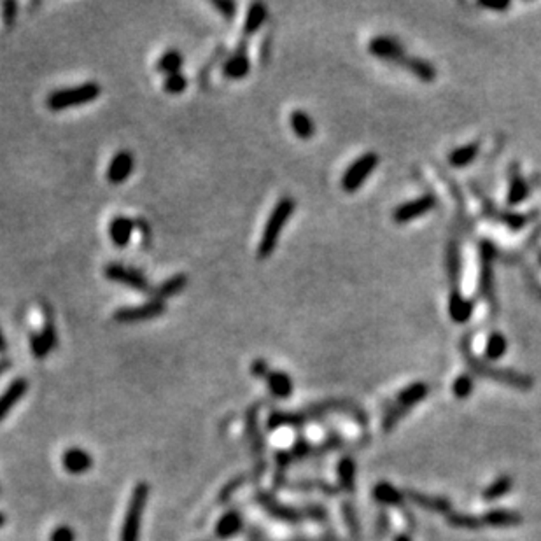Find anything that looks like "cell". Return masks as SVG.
I'll return each instance as SVG.
<instances>
[{
  "instance_id": "cell-36",
  "label": "cell",
  "mask_w": 541,
  "mask_h": 541,
  "mask_svg": "<svg viewBox=\"0 0 541 541\" xmlns=\"http://www.w3.org/2000/svg\"><path fill=\"white\" fill-rule=\"evenodd\" d=\"M473 387H475V382H473L472 375L463 373V375H459L456 380H454L452 393L457 400H466L472 396Z\"/></svg>"
},
{
  "instance_id": "cell-15",
  "label": "cell",
  "mask_w": 541,
  "mask_h": 541,
  "mask_svg": "<svg viewBox=\"0 0 541 541\" xmlns=\"http://www.w3.org/2000/svg\"><path fill=\"white\" fill-rule=\"evenodd\" d=\"M26 390H28V382H26L25 379H22V377L12 380V384H9L8 389L0 396V420L11 412L12 406L25 396Z\"/></svg>"
},
{
  "instance_id": "cell-13",
  "label": "cell",
  "mask_w": 541,
  "mask_h": 541,
  "mask_svg": "<svg viewBox=\"0 0 541 541\" xmlns=\"http://www.w3.org/2000/svg\"><path fill=\"white\" fill-rule=\"evenodd\" d=\"M427 394H429V386H427L426 382L410 384L409 387H405V389L398 394V398L393 403V406L396 410H400L403 415H406L417 403L426 400Z\"/></svg>"
},
{
  "instance_id": "cell-19",
  "label": "cell",
  "mask_w": 541,
  "mask_h": 541,
  "mask_svg": "<svg viewBox=\"0 0 541 541\" xmlns=\"http://www.w3.org/2000/svg\"><path fill=\"white\" fill-rule=\"evenodd\" d=\"M400 67L406 69L410 74H413L415 78H419L420 81H424V83H431L436 79L435 65H431L429 62L419 58V56L406 55L405 58L402 60V63H400Z\"/></svg>"
},
{
  "instance_id": "cell-34",
  "label": "cell",
  "mask_w": 541,
  "mask_h": 541,
  "mask_svg": "<svg viewBox=\"0 0 541 541\" xmlns=\"http://www.w3.org/2000/svg\"><path fill=\"white\" fill-rule=\"evenodd\" d=\"M182 63H184L182 55H180L179 51H175V49H170V51L163 53L162 58L156 63V69H158V72H162V74L165 76L177 74V72H180Z\"/></svg>"
},
{
  "instance_id": "cell-7",
  "label": "cell",
  "mask_w": 541,
  "mask_h": 541,
  "mask_svg": "<svg viewBox=\"0 0 541 541\" xmlns=\"http://www.w3.org/2000/svg\"><path fill=\"white\" fill-rule=\"evenodd\" d=\"M105 277L112 282L123 284L126 287H132L135 291H149L151 286H149V280L139 272V270H133L130 266H123L119 263H111V265H107L105 270H103Z\"/></svg>"
},
{
  "instance_id": "cell-16",
  "label": "cell",
  "mask_w": 541,
  "mask_h": 541,
  "mask_svg": "<svg viewBox=\"0 0 541 541\" xmlns=\"http://www.w3.org/2000/svg\"><path fill=\"white\" fill-rule=\"evenodd\" d=\"M63 467H65L67 472L72 473V475H81V473L88 472L89 467L93 466V459L86 450L78 449H69L62 457Z\"/></svg>"
},
{
  "instance_id": "cell-37",
  "label": "cell",
  "mask_w": 541,
  "mask_h": 541,
  "mask_svg": "<svg viewBox=\"0 0 541 541\" xmlns=\"http://www.w3.org/2000/svg\"><path fill=\"white\" fill-rule=\"evenodd\" d=\"M30 347H32L33 356L37 357V359H42V357L48 356L49 350L53 349L51 342L46 338L42 332H33L32 335H30Z\"/></svg>"
},
{
  "instance_id": "cell-26",
  "label": "cell",
  "mask_w": 541,
  "mask_h": 541,
  "mask_svg": "<svg viewBox=\"0 0 541 541\" xmlns=\"http://www.w3.org/2000/svg\"><path fill=\"white\" fill-rule=\"evenodd\" d=\"M289 123H291V128L296 133V137L303 140L312 139L314 133H316V123L305 111H300V109L293 111L289 116Z\"/></svg>"
},
{
  "instance_id": "cell-28",
  "label": "cell",
  "mask_w": 541,
  "mask_h": 541,
  "mask_svg": "<svg viewBox=\"0 0 541 541\" xmlns=\"http://www.w3.org/2000/svg\"><path fill=\"white\" fill-rule=\"evenodd\" d=\"M529 195V186H527L526 179L520 175L519 170H513L512 179H510V189H508V205L515 207L522 203Z\"/></svg>"
},
{
  "instance_id": "cell-27",
  "label": "cell",
  "mask_w": 541,
  "mask_h": 541,
  "mask_svg": "<svg viewBox=\"0 0 541 541\" xmlns=\"http://www.w3.org/2000/svg\"><path fill=\"white\" fill-rule=\"evenodd\" d=\"M336 473H338L340 487L345 492H354V489H356V463H354L352 457H342L338 466H336Z\"/></svg>"
},
{
  "instance_id": "cell-52",
  "label": "cell",
  "mask_w": 541,
  "mask_h": 541,
  "mask_svg": "<svg viewBox=\"0 0 541 541\" xmlns=\"http://www.w3.org/2000/svg\"><path fill=\"white\" fill-rule=\"evenodd\" d=\"M4 522H6V517L0 513V526H4Z\"/></svg>"
},
{
  "instance_id": "cell-10",
  "label": "cell",
  "mask_w": 541,
  "mask_h": 541,
  "mask_svg": "<svg viewBox=\"0 0 541 541\" xmlns=\"http://www.w3.org/2000/svg\"><path fill=\"white\" fill-rule=\"evenodd\" d=\"M258 501L261 504L263 508L277 520H282V522H289V524H298L302 520H305V512L303 510H296L291 508V506H286V504L279 503L273 496L266 492H259L258 494Z\"/></svg>"
},
{
  "instance_id": "cell-3",
  "label": "cell",
  "mask_w": 541,
  "mask_h": 541,
  "mask_svg": "<svg viewBox=\"0 0 541 541\" xmlns=\"http://www.w3.org/2000/svg\"><path fill=\"white\" fill-rule=\"evenodd\" d=\"M100 93H102V88H100L98 83H85V85L74 86V88L56 89V92L49 93L46 103L51 111H63V109H70V107L95 102Z\"/></svg>"
},
{
  "instance_id": "cell-18",
  "label": "cell",
  "mask_w": 541,
  "mask_h": 541,
  "mask_svg": "<svg viewBox=\"0 0 541 541\" xmlns=\"http://www.w3.org/2000/svg\"><path fill=\"white\" fill-rule=\"evenodd\" d=\"M482 522L483 526L490 527H515L522 524V515L517 512H512V510L496 508L483 513Z\"/></svg>"
},
{
  "instance_id": "cell-6",
  "label": "cell",
  "mask_w": 541,
  "mask_h": 541,
  "mask_svg": "<svg viewBox=\"0 0 541 541\" xmlns=\"http://www.w3.org/2000/svg\"><path fill=\"white\" fill-rule=\"evenodd\" d=\"M166 312V305L162 300H149L146 303H140L135 307H121L112 314L116 323H140V320L156 319V317L163 316Z\"/></svg>"
},
{
  "instance_id": "cell-44",
  "label": "cell",
  "mask_w": 541,
  "mask_h": 541,
  "mask_svg": "<svg viewBox=\"0 0 541 541\" xmlns=\"http://www.w3.org/2000/svg\"><path fill=\"white\" fill-rule=\"evenodd\" d=\"M16 12H18V4H16L15 0H9V2H4L2 6V19L8 26H12L16 22Z\"/></svg>"
},
{
  "instance_id": "cell-49",
  "label": "cell",
  "mask_w": 541,
  "mask_h": 541,
  "mask_svg": "<svg viewBox=\"0 0 541 541\" xmlns=\"http://www.w3.org/2000/svg\"><path fill=\"white\" fill-rule=\"evenodd\" d=\"M243 480H246V479H243V476H240V479H235V480H233V482H230L228 486H226L225 489H223V492H221V496H219V499H221V501L228 499V497L232 496L233 490H235L239 486H242Z\"/></svg>"
},
{
  "instance_id": "cell-31",
  "label": "cell",
  "mask_w": 541,
  "mask_h": 541,
  "mask_svg": "<svg viewBox=\"0 0 541 541\" xmlns=\"http://www.w3.org/2000/svg\"><path fill=\"white\" fill-rule=\"evenodd\" d=\"M479 144H466V146H461V148L454 149L452 153L449 155V163L452 166H466L473 162V160L479 156Z\"/></svg>"
},
{
  "instance_id": "cell-17",
  "label": "cell",
  "mask_w": 541,
  "mask_h": 541,
  "mask_svg": "<svg viewBox=\"0 0 541 541\" xmlns=\"http://www.w3.org/2000/svg\"><path fill=\"white\" fill-rule=\"evenodd\" d=\"M473 310H475V305L472 300L464 298L459 289H452L449 298V314L452 320H456L457 324L466 323L473 316Z\"/></svg>"
},
{
  "instance_id": "cell-22",
  "label": "cell",
  "mask_w": 541,
  "mask_h": 541,
  "mask_svg": "<svg viewBox=\"0 0 541 541\" xmlns=\"http://www.w3.org/2000/svg\"><path fill=\"white\" fill-rule=\"evenodd\" d=\"M373 497H375L377 503L384 504V506L402 508L403 503H405V494L396 489V487L389 482L377 483V486L373 487Z\"/></svg>"
},
{
  "instance_id": "cell-40",
  "label": "cell",
  "mask_w": 541,
  "mask_h": 541,
  "mask_svg": "<svg viewBox=\"0 0 541 541\" xmlns=\"http://www.w3.org/2000/svg\"><path fill=\"white\" fill-rule=\"evenodd\" d=\"M293 487L295 489H300V490H309V489H316V490H320V492L324 494H328V496H336V492L338 490L335 489V487L332 486V483L328 482H324V480H302V482H295L293 483Z\"/></svg>"
},
{
  "instance_id": "cell-29",
  "label": "cell",
  "mask_w": 541,
  "mask_h": 541,
  "mask_svg": "<svg viewBox=\"0 0 541 541\" xmlns=\"http://www.w3.org/2000/svg\"><path fill=\"white\" fill-rule=\"evenodd\" d=\"M513 487V479L510 475H501L497 476L496 480H494L492 483H490L489 487H486L482 492V497L486 501H496V499H501V497H504L506 494L512 490Z\"/></svg>"
},
{
  "instance_id": "cell-45",
  "label": "cell",
  "mask_w": 541,
  "mask_h": 541,
  "mask_svg": "<svg viewBox=\"0 0 541 541\" xmlns=\"http://www.w3.org/2000/svg\"><path fill=\"white\" fill-rule=\"evenodd\" d=\"M504 223L506 226H510L512 230H520L527 225V216H522V214H515V212H508L503 216Z\"/></svg>"
},
{
  "instance_id": "cell-38",
  "label": "cell",
  "mask_w": 541,
  "mask_h": 541,
  "mask_svg": "<svg viewBox=\"0 0 541 541\" xmlns=\"http://www.w3.org/2000/svg\"><path fill=\"white\" fill-rule=\"evenodd\" d=\"M188 88V79L182 72H177V74H170L166 76L165 81H163V89L170 95H179L184 89Z\"/></svg>"
},
{
  "instance_id": "cell-24",
  "label": "cell",
  "mask_w": 541,
  "mask_h": 541,
  "mask_svg": "<svg viewBox=\"0 0 541 541\" xmlns=\"http://www.w3.org/2000/svg\"><path fill=\"white\" fill-rule=\"evenodd\" d=\"M186 286H188V275H184V273H177V275L170 277L169 280H165V282L160 284V286L156 287L155 298L162 300V302L166 298H172V296L184 291Z\"/></svg>"
},
{
  "instance_id": "cell-9",
  "label": "cell",
  "mask_w": 541,
  "mask_h": 541,
  "mask_svg": "<svg viewBox=\"0 0 541 541\" xmlns=\"http://www.w3.org/2000/svg\"><path fill=\"white\" fill-rule=\"evenodd\" d=\"M368 49L375 58L386 60V62L396 63V65H400L402 60L406 56L405 48L402 46V42H400L398 39L389 37V35H379V37H373L372 41H370Z\"/></svg>"
},
{
  "instance_id": "cell-43",
  "label": "cell",
  "mask_w": 541,
  "mask_h": 541,
  "mask_svg": "<svg viewBox=\"0 0 541 541\" xmlns=\"http://www.w3.org/2000/svg\"><path fill=\"white\" fill-rule=\"evenodd\" d=\"M303 512H305L307 519L316 520V522H326L328 520V512L323 506H319V504H310Z\"/></svg>"
},
{
  "instance_id": "cell-47",
  "label": "cell",
  "mask_w": 541,
  "mask_h": 541,
  "mask_svg": "<svg viewBox=\"0 0 541 541\" xmlns=\"http://www.w3.org/2000/svg\"><path fill=\"white\" fill-rule=\"evenodd\" d=\"M250 372H252V375L255 377H259V379H266L270 373L268 363L263 359L255 361V363H252V366H250Z\"/></svg>"
},
{
  "instance_id": "cell-5",
  "label": "cell",
  "mask_w": 541,
  "mask_h": 541,
  "mask_svg": "<svg viewBox=\"0 0 541 541\" xmlns=\"http://www.w3.org/2000/svg\"><path fill=\"white\" fill-rule=\"evenodd\" d=\"M380 158L379 155L375 153H366L361 158H357L349 169L345 170L342 177V188L343 191L347 193H354L361 188V186L365 184L366 179L372 175L373 170L379 166Z\"/></svg>"
},
{
  "instance_id": "cell-12",
  "label": "cell",
  "mask_w": 541,
  "mask_h": 541,
  "mask_svg": "<svg viewBox=\"0 0 541 541\" xmlns=\"http://www.w3.org/2000/svg\"><path fill=\"white\" fill-rule=\"evenodd\" d=\"M133 166H135V160L130 151H119L116 153L114 158L111 160L109 166H107V180L111 184H121L132 175Z\"/></svg>"
},
{
  "instance_id": "cell-30",
  "label": "cell",
  "mask_w": 541,
  "mask_h": 541,
  "mask_svg": "<svg viewBox=\"0 0 541 541\" xmlns=\"http://www.w3.org/2000/svg\"><path fill=\"white\" fill-rule=\"evenodd\" d=\"M447 524L454 529L463 531H476L483 526L482 517H475L472 513H457L452 512L447 515Z\"/></svg>"
},
{
  "instance_id": "cell-14",
  "label": "cell",
  "mask_w": 541,
  "mask_h": 541,
  "mask_svg": "<svg viewBox=\"0 0 541 541\" xmlns=\"http://www.w3.org/2000/svg\"><path fill=\"white\" fill-rule=\"evenodd\" d=\"M496 256V249L490 242L482 243V282H480V289L482 295L486 296L487 302H494V282H492V261Z\"/></svg>"
},
{
  "instance_id": "cell-42",
  "label": "cell",
  "mask_w": 541,
  "mask_h": 541,
  "mask_svg": "<svg viewBox=\"0 0 541 541\" xmlns=\"http://www.w3.org/2000/svg\"><path fill=\"white\" fill-rule=\"evenodd\" d=\"M212 6L218 9L226 19H233V16H235L237 6L232 0H212Z\"/></svg>"
},
{
  "instance_id": "cell-2",
  "label": "cell",
  "mask_w": 541,
  "mask_h": 541,
  "mask_svg": "<svg viewBox=\"0 0 541 541\" xmlns=\"http://www.w3.org/2000/svg\"><path fill=\"white\" fill-rule=\"evenodd\" d=\"M463 354H464V359H466L467 365H470V368H472L473 372L476 373V375L483 377V379L494 380V382H499V384H504V386L515 387V389H520V390H527L533 387L534 382L529 375L513 372V370L490 368L489 365H483L479 357H475L472 354V349H470V345H467V340L464 342V345H463Z\"/></svg>"
},
{
  "instance_id": "cell-41",
  "label": "cell",
  "mask_w": 541,
  "mask_h": 541,
  "mask_svg": "<svg viewBox=\"0 0 541 541\" xmlns=\"http://www.w3.org/2000/svg\"><path fill=\"white\" fill-rule=\"evenodd\" d=\"M342 513H343V520H345L350 534L357 536V533H359V520H357L356 510H354L352 504L347 503V501L345 503H342Z\"/></svg>"
},
{
  "instance_id": "cell-23",
  "label": "cell",
  "mask_w": 541,
  "mask_h": 541,
  "mask_svg": "<svg viewBox=\"0 0 541 541\" xmlns=\"http://www.w3.org/2000/svg\"><path fill=\"white\" fill-rule=\"evenodd\" d=\"M265 380L266 384H268L270 393H272L275 398H289L293 394V389H295V384H293L291 377L287 375L286 372H270Z\"/></svg>"
},
{
  "instance_id": "cell-1",
  "label": "cell",
  "mask_w": 541,
  "mask_h": 541,
  "mask_svg": "<svg viewBox=\"0 0 541 541\" xmlns=\"http://www.w3.org/2000/svg\"><path fill=\"white\" fill-rule=\"evenodd\" d=\"M296 202L289 196H284L273 207L272 214H270L268 221H266L265 230H263L261 240H259L258 246V258L265 259L268 256H272V252L275 250L277 242H279V237L282 233L284 226L289 221V218L295 212Z\"/></svg>"
},
{
  "instance_id": "cell-25",
  "label": "cell",
  "mask_w": 541,
  "mask_h": 541,
  "mask_svg": "<svg viewBox=\"0 0 541 541\" xmlns=\"http://www.w3.org/2000/svg\"><path fill=\"white\" fill-rule=\"evenodd\" d=\"M266 18H268V8H266L265 4H261V2H255V4L247 9L246 23H243V33H246V35L256 33L261 28L263 23L266 22Z\"/></svg>"
},
{
  "instance_id": "cell-11",
  "label": "cell",
  "mask_w": 541,
  "mask_h": 541,
  "mask_svg": "<svg viewBox=\"0 0 541 541\" xmlns=\"http://www.w3.org/2000/svg\"><path fill=\"white\" fill-rule=\"evenodd\" d=\"M403 494H405V497L410 503H413L415 506H419V508L426 510V512L443 513L445 517L449 515V513H452V503H450V499H447V497L431 496V494H424L413 489H406Z\"/></svg>"
},
{
  "instance_id": "cell-4",
  "label": "cell",
  "mask_w": 541,
  "mask_h": 541,
  "mask_svg": "<svg viewBox=\"0 0 541 541\" xmlns=\"http://www.w3.org/2000/svg\"><path fill=\"white\" fill-rule=\"evenodd\" d=\"M148 483H137L121 527V541L140 540V527H142V515L146 510V503H148Z\"/></svg>"
},
{
  "instance_id": "cell-21",
  "label": "cell",
  "mask_w": 541,
  "mask_h": 541,
  "mask_svg": "<svg viewBox=\"0 0 541 541\" xmlns=\"http://www.w3.org/2000/svg\"><path fill=\"white\" fill-rule=\"evenodd\" d=\"M250 72V62L247 58L243 48H240L239 51L233 56H230L228 60L223 65V74L228 79H243Z\"/></svg>"
},
{
  "instance_id": "cell-33",
  "label": "cell",
  "mask_w": 541,
  "mask_h": 541,
  "mask_svg": "<svg viewBox=\"0 0 541 541\" xmlns=\"http://www.w3.org/2000/svg\"><path fill=\"white\" fill-rule=\"evenodd\" d=\"M240 527H242V517H240V513L228 512L221 520H219L218 526H216V534H218V538H223V540H225V538L235 536V534L240 531Z\"/></svg>"
},
{
  "instance_id": "cell-35",
  "label": "cell",
  "mask_w": 541,
  "mask_h": 541,
  "mask_svg": "<svg viewBox=\"0 0 541 541\" xmlns=\"http://www.w3.org/2000/svg\"><path fill=\"white\" fill-rule=\"evenodd\" d=\"M447 272H449V277L450 280H452V284L456 286L461 273V255L456 242H452L449 246V252H447Z\"/></svg>"
},
{
  "instance_id": "cell-48",
  "label": "cell",
  "mask_w": 541,
  "mask_h": 541,
  "mask_svg": "<svg viewBox=\"0 0 541 541\" xmlns=\"http://www.w3.org/2000/svg\"><path fill=\"white\" fill-rule=\"evenodd\" d=\"M480 8L490 9V11H506L510 8L508 0H499V2H490V0H480Z\"/></svg>"
},
{
  "instance_id": "cell-50",
  "label": "cell",
  "mask_w": 541,
  "mask_h": 541,
  "mask_svg": "<svg viewBox=\"0 0 541 541\" xmlns=\"http://www.w3.org/2000/svg\"><path fill=\"white\" fill-rule=\"evenodd\" d=\"M6 347H8V343H6L4 333H2V329H0V352H4Z\"/></svg>"
},
{
  "instance_id": "cell-20",
  "label": "cell",
  "mask_w": 541,
  "mask_h": 541,
  "mask_svg": "<svg viewBox=\"0 0 541 541\" xmlns=\"http://www.w3.org/2000/svg\"><path fill=\"white\" fill-rule=\"evenodd\" d=\"M133 228H135V221L125 218V216H116L109 225V237H111L112 243L118 247L128 246Z\"/></svg>"
},
{
  "instance_id": "cell-32",
  "label": "cell",
  "mask_w": 541,
  "mask_h": 541,
  "mask_svg": "<svg viewBox=\"0 0 541 541\" xmlns=\"http://www.w3.org/2000/svg\"><path fill=\"white\" fill-rule=\"evenodd\" d=\"M508 350V342H506V336L503 333H490L489 338L486 343V359L489 361H497L506 354Z\"/></svg>"
},
{
  "instance_id": "cell-51",
  "label": "cell",
  "mask_w": 541,
  "mask_h": 541,
  "mask_svg": "<svg viewBox=\"0 0 541 541\" xmlns=\"http://www.w3.org/2000/svg\"><path fill=\"white\" fill-rule=\"evenodd\" d=\"M394 541H412V538L409 534H398V536L394 538Z\"/></svg>"
},
{
  "instance_id": "cell-53",
  "label": "cell",
  "mask_w": 541,
  "mask_h": 541,
  "mask_svg": "<svg viewBox=\"0 0 541 541\" xmlns=\"http://www.w3.org/2000/svg\"><path fill=\"white\" fill-rule=\"evenodd\" d=\"M540 263H541V252H540Z\"/></svg>"
},
{
  "instance_id": "cell-46",
  "label": "cell",
  "mask_w": 541,
  "mask_h": 541,
  "mask_svg": "<svg viewBox=\"0 0 541 541\" xmlns=\"http://www.w3.org/2000/svg\"><path fill=\"white\" fill-rule=\"evenodd\" d=\"M74 540H76L74 531L67 526L56 527L51 534V541H74Z\"/></svg>"
},
{
  "instance_id": "cell-8",
  "label": "cell",
  "mask_w": 541,
  "mask_h": 541,
  "mask_svg": "<svg viewBox=\"0 0 541 541\" xmlns=\"http://www.w3.org/2000/svg\"><path fill=\"white\" fill-rule=\"evenodd\" d=\"M436 200L433 195H422L415 200H410V202L402 203L400 207H396V210L393 212V219L400 225H405V223L413 221L417 218H422L427 212L435 209Z\"/></svg>"
},
{
  "instance_id": "cell-39",
  "label": "cell",
  "mask_w": 541,
  "mask_h": 541,
  "mask_svg": "<svg viewBox=\"0 0 541 541\" xmlns=\"http://www.w3.org/2000/svg\"><path fill=\"white\" fill-rule=\"evenodd\" d=\"M247 426H249L250 440H252V443H255L256 454H261L263 452V438L258 431V409L249 410V413H247Z\"/></svg>"
}]
</instances>
